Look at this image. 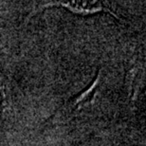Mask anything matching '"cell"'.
Instances as JSON below:
<instances>
[{
  "mask_svg": "<svg viewBox=\"0 0 146 146\" xmlns=\"http://www.w3.org/2000/svg\"><path fill=\"white\" fill-rule=\"evenodd\" d=\"M101 71L99 72L98 76L96 77L93 84L86 90H84L83 93H80L78 96L72 97L70 100H68L61 108L51 117L50 121H66V118L72 117L76 113L81 111L83 107L89 106L95 98V94L97 92L99 84H100Z\"/></svg>",
  "mask_w": 146,
  "mask_h": 146,
  "instance_id": "6da1fadb",
  "label": "cell"
},
{
  "mask_svg": "<svg viewBox=\"0 0 146 146\" xmlns=\"http://www.w3.org/2000/svg\"><path fill=\"white\" fill-rule=\"evenodd\" d=\"M63 6H65L66 8H68L69 10L71 11H74L76 13H98V11H108L106 10V8L103 7V6H101L100 4L99 5H93V4H90L89 5L87 4H76V3H65V4H61Z\"/></svg>",
  "mask_w": 146,
  "mask_h": 146,
  "instance_id": "7a4b0ae2",
  "label": "cell"
},
{
  "mask_svg": "<svg viewBox=\"0 0 146 146\" xmlns=\"http://www.w3.org/2000/svg\"><path fill=\"white\" fill-rule=\"evenodd\" d=\"M6 100V82L0 73V104H4Z\"/></svg>",
  "mask_w": 146,
  "mask_h": 146,
  "instance_id": "3957f363",
  "label": "cell"
}]
</instances>
